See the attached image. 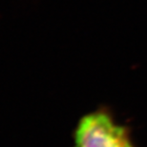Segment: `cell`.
Listing matches in <instances>:
<instances>
[{
    "instance_id": "cell-1",
    "label": "cell",
    "mask_w": 147,
    "mask_h": 147,
    "mask_svg": "<svg viewBox=\"0 0 147 147\" xmlns=\"http://www.w3.org/2000/svg\"><path fill=\"white\" fill-rule=\"evenodd\" d=\"M73 138L74 147H136L130 128L117 123L111 111L105 107L82 116Z\"/></svg>"
}]
</instances>
